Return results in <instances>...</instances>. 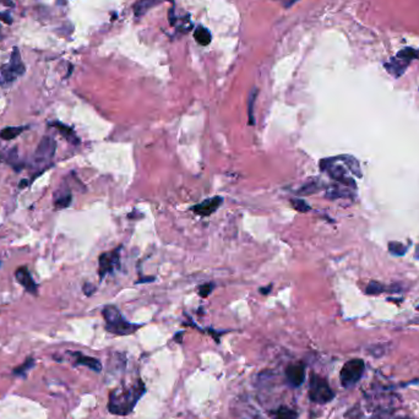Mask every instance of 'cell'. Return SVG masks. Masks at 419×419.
I'll return each instance as SVG.
<instances>
[{
  "instance_id": "obj_2",
  "label": "cell",
  "mask_w": 419,
  "mask_h": 419,
  "mask_svg": "<svg viewBox=\"0 0 419 419\" xmlns=\"http://www.w3.org/2000/svg\"><path fill=\"white\" fill-rule=\"evenodd\" d=\"M102 315L106 321V330L118 336H128L134 334L141 327L139 324H131L121 315L118 308L114 305H107L103 308Z\"/></svg>"
},
{
  "instance_id": "obj_8",
  "label": "cell",
  "mask_w": 419,
  "mask_h": 419,
  "mask_svg": "<svg viewBox=\"0 0 419 419\" xmlns=\"http://www.w3.org/2000/svg\"><path fill=\"white\" fill-rule=\"evenodd\" d=\"M121 246L112 251H106L100 255L98 259V275L100 279H103L107 275L112 274L113 270L119 265V259H120Z\"/></svg>"
},
{
  "instance_id": "obj_18",
  "label": "cell",
  "mask_w": 419,
  "mask_h": 419,
  "mask_svg": "<svg viewBox=\"0 0 419 419\" xmlns=\"http://www.w3.org/2000/svg\"><path fill=\"white\" fill-rule=\"evenodd\" d=\"M57 194H58V196L56 195V198H54V206H56V208L63 210V208L69 207V206L71 205L73 196H71V193L68 189H65L64 193H61V190H58Z\"/></svg>"
},
{
  "instance_id": "obj_37",
  "label": "cell",
  "mask_w": 419,
  "mask_h": 419,
  "mask_svg": "<svg viewBox=\"0 0 419 419\" xmlns=\"http://www.w3.org/2000/svg\"><path fill=\"white\" fill-rule=\"evenodd\" d=\"M297 0H286V4H284V6H287V8H288V6H291L292 4L293 3H296Z\"/></svg>"
},
{
  "instance_id": "obj_13",
  "label": "cell",
  "mask_w": 419,
  "mask_h": 419,
  "mask_svg": "<svg viewBox=\"0 0 419 419\" xmlns=\"http://www.w3.org/2000/svg\"><path fill=\"white\" fill-rule=\"evenodd\" d=\"M48 125L52 126V128H56L57 130L60 133L61 136L66 139L69 142L74 143V145H79L80 143V139L78 138V135L75 134V131L70 128V126L65 125V124L60 123V121H49Z\"/></svg>"
},
{
  "instance_id": "obj_27",
  "label": "cell",
  "mask_w": 419,
  "mask_h": 419,
  "mask_svg": "<svg viewBox=\"0 0 419 419\" xmlns=\"http://www.w3.org/2000/svg\"><path fill=\"white\" fill-rule=\"evenodd\" d=\"M389 251L396 256L404 255L407 251V248L399 241H390L389 243Z\"/></svg>"
},
{
  "instance_id": "obj_11",
  "label": "cell",
  "mask_w": 419,
  "mask_h": 419,
  "mask_svg": "<svg viewBox=\"0 0 419 419\" xmlns=\"http://www.w3.org/2000/svg\"><path fill=\"white\" fill-rule=\"evenodd\" d=\"M286 377L291 386H300L305 380V366L303 364H291L287 366Z\"/></svg>"
},
{
  "instance_id": "obj_15",
  "label": "cell",
  "mask_w": 419,
  "mask_h": 419,
  "mask_svg": "<svg viewBox=\"0 0 419 419\" xmlns=\"http://www.w3.org/2000/svg\"><path fill=\"white\" fill-rule=\"evenodd\" d=\"M324 188V183H322L320 179H309L306 183H304L303 185L300 186V188L298 189V191H297V194L298 195H313V194L318 193V191H320L321 189Z\"/></svg>"
},
{
  "instance_id": "obj_7",
  "label": "cell",
  "mask_w": 419,
  "mask_h": 419,
  "mask_svg": "<svg viewBox=\"0 0 419 419\" xmlns=\"http://www.w3.org/2000/svg\"><path fill=\"white\" fill-rule=\"evenodd\" d=\"M57 150V142L53 138L44 136L38 143L36 148L35 156H33V163L36 167L47 166L54 157Z\"/></svg>"
},
{
  "instance_id": "obj_12",
  "label": "cell",
  "mask_w": 419,
  "mask_h": 419,
  "mask_svg": "<svg viewBox=\"0 0 419 419\" xmlns=\"http://www.w3.org/2000/svg\"><path fill=\"white\" fill-rule=\"evenodd\" d=\"M71 357L74 358V363L75 365H83L87 366L90 369H92L93 372L100 373L102 370V364L98 359L93 358V357L85 356V354L80 353V352H71Z\"/></svg>"
},
{
  "instance_id": "obj_21",
  "label": "cell",
  "mask_w": 419,
  "mask_h": 419,
  "mask_svg": "<svg viewBox=\"0 0 419 419\" xmlns=\"http://www.w3.org/2000/svg\"><path fill=\"white\" fill-rule=\"evenodd\" d=\"M256 96H258V90L253 88L249 95L248 100V124L249 125H255V117H254V104H255Z\"/></svg>"
},
{
  "instance_id": "obj_10",
  "label": "cell",
  "mask_w": 419,
  "mask_h": 419,
  "mask_svg": "<svg viewBox=\"0 0 419 419\" xmlns=\"http://www.w3.org/2000/svg\"><path fill=\"white\" fill-rule=\"evenodd\" d=\"M16 281L26 289V292L33 294V296H37L38 294V286L35 281H33L32 276H31L30 271L26 266L19 267L15 272Z\"/></svg>"
},
{
  "instance_id": "obj_3",
  "label": "cell",
  "mask_w": 419,
  "mask_h": 419,
  "mask_svg": "<svg viewBox=\"0 0 419 419\" xmlns=\"http://www.w3.org/2000/svg\"><path fill=\"white\" fill-rule=\"evenodd\" d=\"M25 65L21 60L20 50L18 48H14L11 53L10 61L8 64H4L0 68V86L1 87H8L18 78L25 74Z\"/></svg>"
},
{
  "instance_id": "obj_32",
  "label": "cell",
  "mask_w": 419,
  "mask_h": 419,
  "mask_svg": "<svg viewBox=\"0 0 419 419\" xmlns=\"http://www.w3.org/2000/svg\"><path fill=\"white\" fill-rule=\"evenodd\" d=\"M0 20H3L6 23H11V18L9 14H0Z\"/></svg>"
},
{
  "instance_id": "obj_19",
  "label": "cell",
  "mask_w": 419,
  "mask_h": 419,
  "mask_svg": "<svg viewBox=\"0 0 419 419\" xmlns=\"http://www.w3.org/2000/svg\"><path fill=\"white\" fill-rule=\"evenodd\" d=\"M194 38H195V40L199 44L203 45V47L211 43V33H210L207 28L202 27V26H200V27H198L194 31Z\"/></svg>"
},
{
  "instance_id": "obj_31",
  "label": "cell",
  "mask_w": 419,
  "mask_h": 419,
  "mask_svg": "<svg viewBox=\"0 0 419 419\" xmlns=\"http://www.w3.org/2000/svg\"><path fill=\"white\" fill-rule=\"evenodd\" d=\"M271 288H272V284H270V286H266V287H261L259 291H260V293L262 294V296H266V294H269L270 292H271Z\"/></svg>"
},
{
  "instance_id": "obj_16",
  "label": "cell",
  "mask_w": 419,
  "mask_h": 419,
  "mask_svg": "<svg viewBox=\"0 0 419 419\" xmlns=\"http://www.w3.org/2000/svg\"><path fill=\"white\" fill-rule=\"evenodd\" d=\"M336 159L339 160V162H342L352 174H354V176L358 177V178H361L363 174H361L360 166H359V162L357 161V159H354L353 156L342 155V156H339V157H336Z\"/></svg>"
},
{
  "instance_id": "obj_5",
  "label": "cell",
  "mask_w": 419,
  "mask_h": 419,
  "mask_svg": "<svg viewBox=\"0 0 419 419\" xmlns=\"http://www.w3.org/2000/svg\"><path fill=\"white\" fill-rule=\"evenodd\" d=\"M320 169H321L322 172H326L330 178L339 181L342 185L356 189V181L349 176V171H347L342 164L339 163L336 157H334V159L321 160V162H320Z\"/></svg>"
},
{
  "instance_id": "obj_36",
  "label": "cell",
  "mask_w": 419,
  "mask_h": 419,
  "mask_svg": "<svg viewBox=\"0 0 419 419\" xmlns=\"http://www.w3.org/2000/svg\"><path fill=\"white\" fill-rule=\"evenodd\" d=\"M414 258H416L417 260H419V244H418V245H417L416 251H414Z\"/></svg>"
},
{
  "instance_id": "obj_25",
  "label": "cell",
  "mask_w": 419,
  "mask_h": 419,
  "mask_svg": "<svg viewBox=\"0 0 419 419\" xmlns=\"http://www.w3.org/2000/svg\"><path fill=\"white\" fill-rule=\"evenodd\" d=\"M33 366H35V360H33V358H27L25 363L21 364V365H19L18 368L14 369V375H18V377H25V375L27 374L28 370L32 369Z\"/></svg>"
},
{
  "instance_id": "obj_4",
  "label": "cell",
  "mask_w": 419,
  "mask_h": 419,
  "mask_svg": "<svg viewBox=\"0 0 419 419\" xmlns=\"http://www.w3.org/2000/svg\"><path fill=\"white\" fill-rule=\"evenodd\" d=\"M334 397L335 392L332 391L329 382L324 378L317 374L310 375V381H309V399H310V401L324 404L332 401Z\"/></svg>"
},
{
  "instance_id": "obj_22",
  "label": "cell",
  "mask_w": 419,
  "mask_h": 419,
  "mask_svg": "<svg viewBox=\"0 0 419 419\" xmlns=\"http://www.w3.org/2000/svg\"><path fill=\"white\" fill-rule=\"evenodd\" d=\"M396 56L399 57V58H401L402 60L407 61V63L409 64V63H411V61H413V60H416V59H418L419 52H418V50L414 49V48L407 47V48H404V49L399 50V52L396 54Z\"/></svg>"
},
{
  "instance_id": "obj_1",
  "label": "cell",
  "mask_w": 419,
  "mask_h": 419,
  "mask_svg": "<svg viewBox=\"0 0 419 419\" xmlns=\"http://www.w3.org/2000/svg\"><path fill=\"white\" fill-rule=\"evenodd\" d=\"M146 389L142 380H139L130 389H117L109 395L108 411L117 416H126L133 412L140 397L145 394Z\"/></svg>"
},
{
  "instance_id": "obj_26",
  "label": "cell",
  "mask_w": 419,
  "mask_h": 419,
  "mask_svg": "<svg viewBox=\"0 0 419 419\" xmlns=\"http://www.w3.org/2000/svg\"><path fill=\"white\" fill-rule=\"evenodd\" d=\"M347 196H351L348 190H342V189L336 188V186L330 188L329 190H326V194H325V198L330 199V200H336V199L339 198H347Z\"/></svg>"
},
{
  "instance_id": "obj_29",
  "label": "cell",
  "mask_w": 419,
  "mask_h": 419,
  "mask_svg": "<svg viewBox=\"0 0 419 419\" xmlns=\"http://www.w3.org/2000/svg\"><path fill=\"white\" fill-rule=\"evenodd\" d=\"M381 292H384V287L380 283H378V282H372L366 287V293L372 294V296H378Z\"/></svg>"
},
{
  "instance_id": "obj_23",
  "label": "cell",
  "mask_w": 419,
  "mask_h": 419,
  "mask_svg": "<svg viewBox=\"0 0 419 419\" xmlns=\"http://www.w3.org/2000/svg\"><path fill=\"white\" fill-rule=\"evenodd\" d=\"M298 418V413L293 409L288 408V407H279L275 413V419H297Z\"/></svg>"
},
{
  "instance_id": "obj_6",
  "label": "cell",
  "mask_w": 419,
  "mask_h": 419,
  "mask_svg": "<svg viewBox=\"0 0 419 419\" xmlns=\"http://www.w3.org/2000/svg\"><path fill=\"white\" fill-rule=\"evenodd\" d=\"M364 369H365V364L359 358L351 359L347 363H344L341 373H339V380H341L342 386L346 387V389L353 387L360 380Z\"/></svg>"
},
{
  "instance_id": "obj_17",
  "label": "cell",
  "mask_w": 419,
  "mask_h": 419,
  "mask_svg": "<svg viewBox=\"0 0 419 419\" xmlns=\"http://www.w3.org/2000/svg\"><path fill=\"white\" fill-rule=\"evenodd\" d=\"M166 0H139L138 3H135L134 5V13L136 16H141L146 13L147 10H150L153 6L159 5V4L163 3Z\"/></svg>"
},
{
  "instance_id": "obj_14",
  "label": "cell",
  "mask_w": 419,
  "mask_h": 419,
  "mask_svg": "<svg viewBox=\"0 0 419 419\" xmlns=\"http://www.w3.org/2000/svg\"><path fill=\"white\" fill-rule=\"evenodd\" d=\"M409 64L407 61L402 60L399 57H394V58L390 59L389 63L385 64V68L389 71L391 75H394L395 78H399L401 75H403V73L406 71V69L408 68Z\"/></svg>"
},
{
  "instance_id": "obj_35",
  "label": "cell",
  "mask_w": 419,
  "mask_h": 419,
  "mask_svg": "<svg viewBox=\"0 0 419 419\" xmlns=\"http://www.w3.org/2000/svg\"><path fill=\"white\" fill-rule=\"evenodd\" d=\"M0 3L3 4V5L8 6V8H13V6H14L13 0H0Z\"/></svg>"
},
{
  "instance_id": "obj_38",
  "label": "cell",
  "mask_w": 419,
  "mask_h": 419,
  "mask_svg": "<svg viewBox=\"0 0 419 419\" xmlns=\"http://www.w3.org/2000/svg\"><path fill=\"white\" fill-rule=\"evenodd\" d=\"M417 309H418V310H419V305H418V306H417Z\"/></svg>"
},
{
  "instance_id": "obj_24",
  "label": "cell",
  "mask_w": 419,
  "mask_h": 419,
  "mask_svg": "<svg viewBox=\"0 0 419 419\" xmlns=\"http://www.w3.org/2000/svg\"><path fill=\"white\" fill-rule=\"evenodd\" d=\"M289 202H291L292 207H293L296 211L301 212V214H305V212L310 211V208H311L310 205H308L303 199L292 198L291 200H289Z\"/></svg>"
},
{
  "instance_id": "obj_30",
  "label": "cell",
  "mask_w": 419,
  "mask_h": 419,
  "mask_svg": "<svg viewBox=\"0 0 419 419\" xmlns=\"http://www.w3.org/2000/svg\"><path fill=\"white\" fill-rule=\"evenodd\" d=\"M82 291H83V293H85V296L91 297V296H92V294L95 293V292H96V287L93 286V284L88 283V282H87V283L83 284Z\"/></svg>"
},
{
  "instance_id": "obj_28",
  "label": "cell",
  "mask_w": 419,
  "mask_h": 419,
  "mask_svg": "<svg viewBox=\"0 0 419 419\" xmlns=\"http://www.w3.org/2000/svg\"><path fill=\"white\" fill-rule=\"evenodd\" d=\"M215 287H216V284H215L214 282H207V283L201 284V286L198 287L199 296H200L201 298H207V297L214 292Z\"/></svg>"
},
{
  "instance_id": "obj_9",
  "label": "cell",
  "mask_w": 419,
  "mask_h": 419,
  "mask_svg": "<svg viewBox=\"0 0 419 419\" xmlns=\"http://www.w3.org/2000/svg\"><path fill=\"white\" fill-rule=\"evenodd\" d=\"M222 203H223V198H222V196H214V198L205 199L202 202L191 206L190 211L194 212L195 215H198V216L207 217L211 216L212 214H215Z\"/></svg>"
},
{
  "instance_id": "obj_20",
  "label": "cell",
  "mask_w": 419,
  "mask_h": 419,
  "mask_svg": "<svg viewBox=\"0 0 419 419\" xmlns=\"http://www.w3.org/2000/svg\"><path fill=\"white\" fill-rule=\"evenodd\" d=\"M26 129H27V126H9V128H5L0 131V139L6 141L14 140L16 136L22 134Z\"/></svg>"
},
{
  "instance_id": "obj_34",
  "label": "cell",
  "mask_w": 419,
  "mask_h": 419,
  "mask_svg": "<svg viewBox=\"0 0 419 419\" xmlns=\"http://www.w3.org/2000/svg\"><path fill=\"white\" fill-rule=\"evenodd\" d=\"M183 335L184 332H178V334L174 336V341L178 342V343H181V341H183Z\"/></svg>"
},
{
  "instance_id": "obj_33",
  "label": "cell",
  "mask_w": 419,
  "mask_h": 419,
  "mask_svg": "<svg viewBox=\"0 0 419 419\" xmlns=\"http://www.w3.org/2000/svg\"><path fill=\"white\" fill-rule=\"evenodd\" d=\"M155 281V277H143V279H140L139 281H136V283H145V282H152Z\"/></svg>"
}]
</instances>
